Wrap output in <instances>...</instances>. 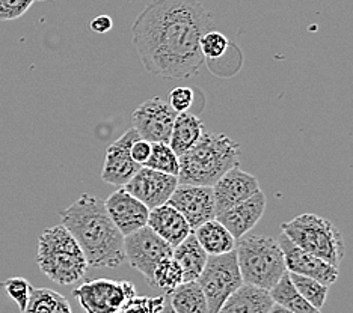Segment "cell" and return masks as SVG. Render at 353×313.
Returning <instances> with one entry per match:
<instances>
[{"instance_id":"obj_1","label":"cell","mask_w":353,"mask_h":313,"mask_svg":"<svg viewBox=\"0 0 353 313\" xmlns=\"http://www.w3.org/2000/svg\"><path fill=\"white\" fill-rule=\"evenodd\" d=\"M213 26V14L198 0H152L133 23V45L150 74L189 78L204 65L199 41Z\"/></svg>"},{"instance_id":"obj_2","label":"cell","mask_w":353,"mask_h":313,"mask_svg":"<svg viewBox=\"0 0 353 313\" xmlns=\"http://www.w3.org/2000/svg\"><path fill=\"white\" fill-rule=\"evenodd\" d=\"M59 215L63 226L82 247L90 267L117 268L125 261L124 235L100 199L82 195Z\"/></svg>"},{"instance_id":"obj_3","label":"cell","mask_w":353,"mask_h":313,"mask_svg":"<svg viewBox=\"0 0 353 313\" xmlns=\"http://www.w3.org/2000/svg\"><path fill=\"white\" fill-rule=\"evenodd\" d=\"M240 144L222 133H203L188 152L180 155V184L213 187L223 173L239 166Z\"/></svg>"},{"instance_id":"obj_4","label":"cell","mask_w":353,"mask_h":313,"mask_svg":"<svg viewBox=\"0 0 353 313\" xmlns=\"http://www.w3.org/2000/svg\"><path fill=\"white\" fill-rule=\"evenodd\" d=\"M37 263L58 285H73L88 271L86 256L71 232L63 226L46 228L38 238Z\"/></svg>"},{"instance_id":"obj_5","label":"cell","mask_w":353,"mask_h":313,"mask_svg":"<svg viewBox=\"0 0 353 313\" xmlns=\"http://www.w3.org/2000/svg\"><path fill=\"white\" fill-rule=\"evenodd\" d=\"M236 255L243 283L270 291L287 272L278 239L266 235H245L236 241Z\"/></svg>"},{"instance_id":"obj_6","label":"cell","mask_w":353,"mask_h":313,"mask_svg":"<svg viewBox=\"0 0 353 313\" xmlns=\"http://www.w3.org/2000/svg\"><path fill=\"white\" fill-rule=\"evenodd\" d=\"M281 232L302 250L317 256L336 268L346 253L341 232L325 217L301 214L293 220L281 224Z\"/></svg>"},{"instance_id":"obj_7","label":"cell","mask_w":353,"mask_h":313,"mask_svg":"<svg viewBox=\"0 0 353 313\" xmlns=\"http://www.w3.org/2000/svg\"><path fill=\"white\" fill-rule=\"evenodd\" d=\"M196 282L207 299L208 313H218L228 296L243 285L236 248L223 255H208L205 267Z\"/></svg>"},{"instance_id":"obj_8","label":"cell","mask_w":353,"mask_h":313,"mask_svg":"<svg viewBox=\"0 0 353 313\" xmlns=\"http://www.w3.org/2000/svg\"><path fill=\"white\" fill-rule=\"evenodd\" d=\"M73 295L86 313H124L136 288L127 280L94 279L74 289Z\"/></svg>"},{"instance_id":"obj_9","label":"cell","mask_w":353,"mask_h":313,"mask_svg":"<svg viewBox=\"0 0 353 313\" xmlns=\"http://www.w3.org/2000/svg\"><path fill=\"white\" fill-rule=\"evenodd\" d=\"M172 252L174 247L159 237L148 224L124 237L125 259L132 268L145 277L148 285L157 265L168 258H172Z\"/></svg>"},{"instance_id":"obj_10","label":"cell","mask_w":353,"mask_h":313,"mask_svg":"<svg viewBox=\"0 0 353 313\" xmlns=\"http://www.w3.org/2000/svg\"><path fill=\"white\" fill-rule=\"evenodd\" d=\"M176 111L160 96L143 101L132 114V122L139 138L150 143H170Z\"/></svg>"},{"instance_id":"obj_11","label":"cell","mask_w":353,"mask_h":313,"mask_svg":"<svg viewBox=\"0 0 353 313\" xmlns=\"http://www.w3.org/2000/svg\"><path fill=\"white\" fill-rule=\"evenodd\" d=\"M168 204L181 213L192 230L208 220L216 219L214 195L213 187L210 186L179 184Z\"/></svg>"},{"instance_id":"obj_12","label":"cell","mask_w":353,"mask_h":313,"mask_svg":"<svg viewBox=\"0 0 353 313\" xmlns=\"http://www.w3.org/2000/svg\"><path fill=\"white\" fill-rule=\"evenodd\" d=\"M179 184V176L142 166L133 178L125 184L124 188L152 210V208L168 204Z\"/></svg>"},{"instance_id":"obj_13","label":"cell","mask_w":353,"mask_h":313,"mask_svg":"<svg viewBox=\"0 0 353 313\" xmlns=\"http://www.w3.org/2000/svg\"><path fill=\"white\" fill-rule=\"evenodd\" d=\"M139 139L134 128L127 130L121 138L110 144L104 158L101 180L112 186L124 187L142 167L132 158V144Z\"/></svg>"},{"instance_id":"obj_14","label":"cell","mask_w":353,"mask_h":313,"mask_svg":"<svg viewBox=\"0 0 353 313\" xmlns=\"http://www.w3.org/2000/svg\"><path fill=\"white\" fill-rule=\"evenodd\" d=\"M278 244L284 253L285 267L288 272H296V274L316 279L326 286H331L336 282L340 274L339 268L317 258L314 255L302 250L301 247L296 246L283 232H281L278 238Z\"/></svg>"},{"instance_id":"obj_15","label":"cell","mask_w":353,"mask_h":313,"mask_svg":"<svg viewBox=\"0 0 353 313\" xmlns=\"http://www.w3.org/2000/svg\"><path fill=\"white\" fill-rule=\"evenodd\" d=\"M259 190L260 184L254 175L242 171L239 166L230 169L213 186L216 215L245 202Z\"/></svg>"},{"instance_id":"obj_16","label":"cell","mask_w":353,"mask_h":313,"mask_svg":"<svg viewBox=\"0 0 353 313\" xmlns=\"http://www.w3.org/2000/svg\"><path fill=\"white\" fill-rule=\"evenodd\" d=\"M104 206H106L112 222L124 237L147 226L150 208L124 187L112 193L104 202Z\"/></svg>"},{"instance_id":"obj_17","label":"cell","mask_w":353,"mask_h":313,"mask_svg":"<svg viewBox=\"0 0 353 313\" xmlns=\"http://www.w3.org/2000/svg\"><path fill=\"white\" fill-rule=\"evenodd\" d=\"M266 195L259 190L245 202H240L239 205L216 215V219L231 232L232 237L239 239L245 237L248 232H251L255 224L261 220L264 211H266Z\"/></svg>"},{"instance_id":"obj_18","label":"cell","mask_w":353,"mask_h":313,"mask_svg":"<svg viewBox=\"0 0 353 313\" xmlns=\"http://www.w3.org/2000/svg\"><path fill=\"white\" fill-rule=\"evenodd\" d=\"M147 224L172 247L179 246L184 238L194 232L181 213L176 211L170 204H163L150 210Z\"/></svg>"},{"instance_id":"obj_19","label":"cell","mask_w":353,"mask_h":313,"mask_svg":"<svg viewBox=\"0 0 353 313\" xmlns=\"http://www.w3.org/2000/svg\"><path fill=\"white\" fill-rule=\"evenodd\" d=\"M274 300L268 289L243 283L232 292L218 313H268Z\"/></svg>"},{"instance_id":"obj_20","label":"cell","mask_w":353,"mask_h":313,"mask_svg":"<svg viewBox=\"0 0 353 313\" xmlns=\"http://www.w3.org/2000/svg\"><path fill=\"white\" fill-rule=\"evenodd\" d=\"M172 258L180 263L184 274V282H189V280H196L201 274L208 255L203 246L199 244L194 232H192L179 246L174 247Z\"/></svg>"},{"instance_id":"obj_21","label":"cell","mask_w":353,"mask_h":313,"mask_svg":"<svg viewBox=\"0 0 353 313\" xmlns=\"http://www.w3.org/2000/svg\"><path fill=\"white\" fill-rule=\"evenodd\" d=\"M204 133V124L198 116L181 111L174 120L170 147L176 155H183L199 140Z\"/></svg>"},{"instance_id":"obj_22","label":"cell","mask_w":353,"mask_h":313,"mask_svg":"<svg viewBox=\"0 0 353 313\" xmlns=\"http://www.w3.org/2000/svg\"><path fill=\"white\" fill-rule=\"evenodd\" d=\"M194 234L207 255H223L236 248L237 239L218 219L203 223L194 230Z\"/></svg>"},{"instance_id":"obj_23","label":"cell","mask_w":353,"mask_h":313,"mask_svg":"<svg viewBox=\"0 0 353 313\" xmlns=\"http://www.w3.org/2000/svg\"><path fill=\"white\" fill-rule=\"evenodd\" d=\"M166 296L175 313H208L207 299L196 280L183 282Z\"/></svg>"},{"instance_id":"obj_24","label":"cell","mask_w":353,"mask_h":313,"mask_svg":"<svg viewBox=\"0 0 353 313\" xmlns=\"http://www.w3.org/2000/svg\"><path fill=\"white\" fill-rule=\"evenodd\" d=\"M269 292L272 295L274 303L279 304V306H283L288 310H292L293 313H320V310L312 307L311 304L299 294L298 289L294 288V285L290 280V276H288V271L283 277H281L279 282L272 288Z\"/></svg>"},{"instance_id":"obj_25","label":"cell","mask_w":353,"mask_h":313,"mask_svg":"<svg viewBox=\"0 0 353 313\" xmlns=\"http://www.w3.org/2000/svg\"><path fill=\"white\" fill-rule=\"evenodd\" d=\"M20 313H73L65 296L47 288H34L26 309Z\"/></svg>"},{"instance_id":"obj_26","label":"cell","mask_w":353,"mask_h":313,"mask_svg":"<svg viewBox=\"0 0 353 313\" xmlns=\"http://www.w3.org/2000/svg\"><path fill=\"white\" fill-rule=\"evenodd\" d=\"M184 282V274L180 267V263L174 258H168L160 262L154 272H152V279L150 286L162 289L165 295L171 294L176 286H180Z\"/></svg>"},{"instance_id":"obj_27","label":"cell","mask_w":353,"mask_h":313,"mask_svg":"<svg viewBox=\"0 0 353 313\" xmlns=\"http://www.w3.org/2000/svg\"><path fill=\"white\" fill-rule=\"evenodd\" d=\"M143 166L168 175L179 176L180 157L175 154L174 149L170 147V143L156 142L151 143V154Z\"/></svg>"},{"instance_id":"obj_28","label":"cell","mask_w":353,"mask_h":313,"mask_svg":"<svg viewBox=\"0 0 353 313\" xmlns=\"http://www.w3.org/2000/svg\"><path fill=\"white\" fill-rule=\"evenodd\" d=\"M288 276H290L292 283L298 289L303 299L307 300L312 307L322 310L327 299L329 286L320 283L316 279L296 274V272H288Z\"/></svg>"},{"instance_id":"obj_29","label":"cell","mask_w":353,"mask_h":313,"mask_svg":"<svg viewBox=\"0 0 353 313\" xmlns=\"http://www.w3.org/2000/svg\"><path fill=\"white\" fill-rule=\"evenodd\" d=\"M228 38L213 29L205 32L201 36V41H199V48H201L204 59H221L228 52Z\"/></svg>"},{"instance_id":"obj_30","label":"cell","mask_w":353,"mask_h":313,"mask_svg":"<svg viewBox=\"0 0 353 313\" xmlns=\"http://www.w3.org/2000/svg\"><path fill=\"white\" fill-rule=\"evenodd\" d=\"M0 288L5 289V292L15 304H17L20 312L26 309L30 292H32V289H34L26 279L8 277L6 280H3L2 283H0Z\"/></svg>"},{"instance_id":"obj_31","label":"cell","mask_w":353,"mask_h":313,"mask_svg":"<svg viewBox=\"0 0 353 313\" xmlns=\"http://www.w3.org/2000/svg\"><path fill=\"white\" fill-rule=\"evenodd\" d=\"M166 295L162 296H138L130 301L124 313H160L165 307Z\"/></svg>"},{"instance_id":"obj_32","label":"cell","mask_w":353,"mask_h":313,"mask_svg":"<svg viewBox=\"0 0 353 313\" xmlns=\"http://www.w3.org/2000/svg\"><path fill=\"white\" fill-rule=\"evenodd\" d=\"M35 0H0V20H15L28 12Z\"/></svg>"},{"instance_id":"obj_33","label":"cell","mask_w":353,"mask_h":313,"mask_svg":"<svg viewBox=\"0 0 353 313\" xmlns=\"http://www.w3.org/2000/svg\"><path fill=\"white\" fill-rule=\"evenodd\" d=\"M194 91L186 86H179L170 92V106L176 111V114H181V111H188L192 104H194Z\"/></svg>"},{"instance_id":"obj_34","label":"cell","mask_w":353,"mask_h":313,"mask_svg":"<svg viewBox=\"0 0 353 313\" xmlns=\"http://www.w3.org/2000/svg\"><path fill=\"white\" fill-rule=\"evenodd\" d=\"M130 152H132V158L134 160V162L141 164V166H143L147 163V160L151 154V143L139 138L132 144Z\"/></svg>"},{"instance_id":"obj_35","label":"cell","mask_w":353,"mask_h":313,"mask_svg":"<svg viewBox=\"0 0 353 313\" xmlns=\"http://www.w3.org/2000/svg\"><path fill=\"white\" fill-rule=\"evenodd\" d=\"M112 28H114V21L109 15H99L91 21V29L95 34H108Z\"/></svg>"},{"instance_id":"obj_36","label":"cell","mask_w":353,"mask_h":313,"mask_svg":"<svg viewBox=\"0 0 353 313\" xmlns=\"http://www.w3.org/2000/svg\"><path fill=\"white\" fill-rule=\"evenodd\" d=\"M268 313H293V312L283 307V306H279V304H276V303H274V306L270 307V310Z\"/></svg>"},{"instance_id":"obj_37","label":"cell","mask_w":353,"mask_h":313,"mask_svg":"<svg viewBox=\"0 0 353 313\" xmlns=\"http://www.w3.org/2000/svg\"><path fill=\"white\" fill-rule=\"evenodd\" d=\"M160 313H175L174 312V309L171 307V304H170V301H168V296H166V303H165V307H163V310L160 312Z\"/></svg>"},{"instance_id":"obj_38","label":"cell","mask_w":353,"mask_h":313,"mask_svg":"<svg viewBox=\"0 0 353 313\" xmlns=\"http://www.w3.org/2000/svg\"><path fill=\"white\" fill-rule=\"evenodd\" d=\"M35 2H46V0H35Z\"/></svg>"}]
</instances>
